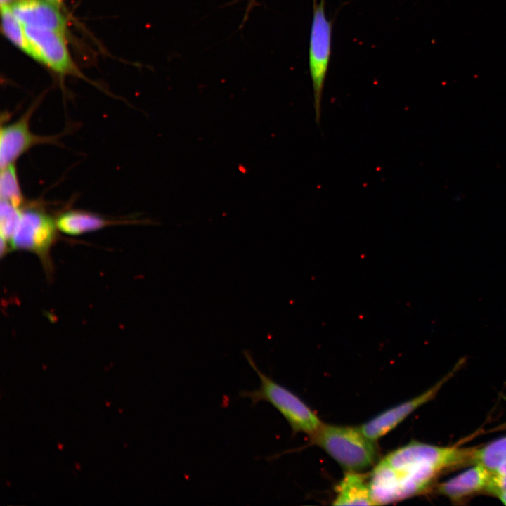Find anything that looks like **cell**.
I'll return each mask as SVG.
<instances>
[{
	"label": "cell",
	"instance_id": "6da1fadb",
	"mask_svg": "<svg viewBox=\"0 0 506 506\" xmlns=\"http://www.w3.org/2000/svg\"><path fill=\"white\" fill-rule=\"evenodd\" d=\"M474 451L413 441L390 452L377 463L369 477L375 505L422 493L446 468L471 464Z\"/></svg>",
	"mask_w": 506,
	"mask_h": 506
},
{
	"label": "cell",
	"instance_id": "7a4b0ae2",
	"mask_svg": "<svg viewBox=\"0 0 506 506\" xmlns=\"http://www.w3.org/2000/svg\"><path fill=\"white\" fill-rule=\"evenodd\" d=\"M244 354L257 373L260 385L257 389L241 391L239 397L249 399L254 406L261 401L269 403L285 418L294 433L309 436L315 433L323 424L318 415L294 393L263 372L248 351Z\"/></svg>",
	"mask_w": 506,
	"mask_h": 506
},
{
	"label": "cell",
	"instance_id": "3957f363",
	"mask_svg": "<svg viewBox=\"0 0 506 506\" xmlns=\"http://www.w3.org/2000/svg\"><path fill=\"white\" fill-rule=\"evenodd\" d=\"M310 438L312 443L323 449L348 472L363 470L376 462L375 441L368 438L359 427L323 423Z\"/></svg>",
	"mask_w": 506,
	"mask_h": 506
},
{
	"label": "cell",
	"instance_id": "277c9868",
	"mask_svg": "<svg viewBox=\"0 0 506 506\" xmlns=\"http://www.w3.org/2000/svg\"><path fill=\"white\" fill-rule=\"evenodd\" d=\"M58 231L56 219L44 209L34 206L23 207L10 242L11 247L35 254L45 268H50L51 249L56 242Z\"/></svg>",
	"mask_w": 506,
	"mask_h": 506
},
{
	"label": "cell",
	"instance_id": "5b68a950",
	"mask_svg": "<svg viewBox=\"0 0 506 506\" xmlns=\"http://www.w3.org/2000/svg\"><path fill=\"white\" fill-rule=\"evenodd\" d=\"M332 25L325 13V0L313 4L309 39V65L312 82L316 121L321 116V100L330 63Z\"/></svg>",
	"mask_w": 506,
	"mask_h": 506
},
{
	"label": "cell",
	"instance_id": "8992f818",
	"mask_svg": "<svg viewBox=\"0 0 506 506\" xmlns=\"http://www.w3.org/2000/svg\"><path fill=\"white\" fill-rule=\"evenodd\" d=\"M24 27L37 52L38 62L61 76L77 74L67 48L65 33L46 28Z\"/></svg>",
	"mask_w": 506,
	"mask_h": 506
},
{
	"label": "cell",
	"instance_id": "52a82bcc",
	"mask_svg": "<svg viewBox=\"0 0 506 506\" xmlns=\"http://www.w3.org/2000/svg\"><path fill=\"white\" fill-rule=\"evenodd\" d=\"M31 107L18 120L5 124L0 133L1 169L14 164L15 160L34 145L51 143L56 141L52 136H41L32 133L29 121L33 112Z\"/></svg>",
	"mask_w": 506,
	"mask_h": 506
},
{
	"label": "cell",
	"instance_id": "ba28073f",
	"mask_svg": "<svg viewBox=\"0 0 506 506\" xmlns=\"http://www.w3.org/2000/svg\"><path fill=\"white\" fill-rule=\"evenodd\" d=\"M458 365L443 379L426 391L409 401L384 411L370 421L362 424L359 427L361 432L368 438L374 441H376L389 433L414 410L432 399L441 387L456 371Z\"/></svg>",
	"mask_w": 506,
	"mask_h": 506
},
{
	"label": "cell",
	"instance_id": "9c48e42d",
	"mask_svg": "<svg viewBox=\"0 0 506 506\" xmlns=\"http://www.w3.org/2000/svg\"><path fill=\"white\" fill-rule=\"evenodd\" d=\"M11 8L24 26L66 32L67 20L60 8L46 0H20L11 5Z\"/></svg>",
	"mask_w": 506,
	"mask_h": 506
},
{
	"label": "cell",
	"instance_id": "30bf717a",
	"mask_svg": "<svg viewBox=\"0 0 506 506\" xmlns=\"http://www.w3.org/2000/svg\"><path fill=\"white\" fill-rule=\"evenodd\" d=\"M491 474L483 467L474 465L473 467L439 484L438 491L453 500H458L486 489Z\"/></svg>",
	"mask_w": 506,
	"mask_h": 506
},
{
	"label": "cell",
	"instance_id": "8fae6325",
	"mask_svg": "<svg viewBox=\"0 0 506 506\" xmlns=\"http://www.w3.org/2000/svg\"><path fill=\"white\" fill-rule=\"evenodd\" d=\"M56 223L59 231L76 236L98 231L118 222L90 212L70 209L60 214L56 219Z\"/></svg>",
	"mask_w": 506,
	"mask_h": 506
},
{
	"label": "cell",
	"instance_id": "7c38bea8",
	"mask_svg": "<svg viewBox=\"0 0 506 506\" xmlns=\"http://www.w3.org/2000/svg\"><path fill=\"white\" fill-rule=\"evenodd\" d=\"M334 505H375L369 482L358 472H348L336 488Z\"/></svg>",
	"mask_w": 506,
	"mask_h": 506
},
{
	"label": "cell",
	"instance_id": "4fadbf2b",
	"mask_svg": "<svg viewBox=\"0 0 506 506\" xmlns=\"http://www.w3.org/2000/svg\"><path fill=\"white\" fill-rule=\"evenodd\" d=\"M2 30L6 38L25 54L39 61L25 32V27L13 14L11 5L1 6Z\"/></svg>",
	"mask_w": 506,
	"mask_h": 506
},
{
	"label": "cell",
	"instance_id": "5bb4252c",
	"mask_svg": "<svg viewBox=\"0 0 506 506\" xmlns=\"http://www.w3.org/2000/svg\"><path fill=\"white\" fill-rule=\"evenodd\" d=\"M505 460L506 436L494 441L482 448L474 450L471 464L480 465L493 474Z\"/></svg>",
	"mask_w": 506,
	"mask_h": 506
},
{
	"label": "cell",
	"instance_id": "9a60e30c",
	"mask_svg": "<svg viewBox=\"0 0 506 506\" xmlns=\"http://www.w3.org/2000/svg\"><path fill=\"white\" fill-rule=\"evenodd\" d=\"M0 196L1 200L6 201L20 208L22 207L24 198L14 164L1 169Z\"/></svg>",
	"mask_w": 506,
	"mask_h": 506
},
{
	"label": "cell",
	"instance_id": "2e32d148",
	"mask_svg": "<svg viewBox=\"0 0 506 506\" xmlns=\"http://www.w3.org/2000/svg\"><path fill=\"white\" fill-rule=\"evenodd\" d=\"M22 208L16 207L6 201L1 200V239L7 242L9 245L11 240L18 225L21 216Z\"/></svg>",
	"mask_w": 506,
	"mask_h": 506
},
{
	"label": "cell",
	"instance_id": "e0dca14e",
	"mask_svg": "<svg viewBox=\"0 0 506 506\" xmlns=\"http://www.w3.org/2000/svg\"><path fill=\"white\" fill-rule=\"evenodd\" d=\"M486 490L495 495L500 492L506 491V475L499 473L492 474Z\"/></svg>",
	"mask_w": 506,
	"mask_h": 506
},
{
	"label": "cell",
	"instance_id": "ac0fdd59",
	"mask_svg": "<svg viewBox=\"0 0 506 506\" xmlns=\"http://www.w3.org/2000/svg\"><path fill=\"white\" fill-rule=\"evenodd\" d=\"M501 502L506 505V491L498 493L496 495Z\"/></svg>",
	"mask_w": 506,
	"mask_h": 506
},
{
	"label": "cell",
	"instance_id": "d6986e66",
	"mask_svg": "<svg viewBox=\"0 0 506 506\" xmlns=\"http://www.w3.org/2000/svg\"><path fill=\"white\" fill-rule=\"evenodd\" d=\"M495 473L506 475V460L502 464Z\"/></svg>",
	"mask_w": 506,
	"mask_h": 506
},
{
	"label": "cell",
	"instance_id": "ffe728a7",
	"mask_svg": "<svg viewBox=\"0 0 506 506\" xmlns=\"http://www.w3.org/2000/svg\"><path fill=\"white\" fill-rule=\"evenodd\" d=\"M46 1L51 3L52 4L55 5L56 6H57L59 8H61V7L63 6V0H46Z\"/></svg>",
	"mask_w": 506,
	"mask_h": 506
},
{
	"label": "cell",
	"instance_id": "44dd1931",
	"mask_svg": "<svg viewBox=\"0 0 506 506\" xmlns=\"http://www.w3.org/2000/svg\"><path fill=\"white\" fill-rule=\"evenodd\" d=\"M12 0H0L1 6L11 5Z\"/></svg>",
	"mask_w": 506,
	"mask_h": 506
},
{
	"label": "cell",
	"instance_id": "7402d4cb",
	"mask_svg": "<svg viewBox=\"0 0 506 506\" xmlns=\"http://www.w3.org/2000/svg\"><path fill=\"white\" fill-rule=\"evenodd\" d=\"M57 446H58V448L60 450H63V446H64L63 444H62V443H57Z\"/></svg>",
	"mask_w": 506,
	"mask_h": 506
},
{
	"label": "cell",
	"instance_id": "603a6c76",
	"mask_svg": "<svg viewBox=\"0 0 506 506\" xmlns=\"http://www.w3.org/2000/svg\"><path fill=\"white\" fill-rule=\"evenodd\" d=\"M75 467H76V468H77L78 470H80V469H81V466H80L79 463L76 462V463H75Z\"/></svg>",
	"mask_w": 506,
	"mask_h": 506
},
{
	"label": "cell",
	"instance_id": "cb8c5ba5",
	"mask_svg": "<svg viewBox=\"0 0 506 506\" xmlns=\"http://www.w3.org/2000/svg\"><path fill=\"white\" fill-rule=\"evenodd\" d=\"M110 404H111V402L105 401L106 406L109 407Z\"/></svg>",
	"mask_w": 506,
	"mask_h": 506
},
{
	"label": "cell",
	"instance_id": "d4e9b609",
	"mask_svg": "<svg viewBox=\"0 0 506 506\" xmlns=\"http://www.w3.org/2000/svg\"><path fill=\"white\" fill-rule=\"evenodd\" d=\"M7 485L11 487V483L8 481H6Z\"/></svg>",
	"mask_w": 506,
	"mask_h": 506
},
{
	"label": "cell",
	"instance_id": "484cf974",
	"mask_svg": "<svg viewBox=\"0 0 506 506\" xmlns=\"http://www.w3.org/2000/svg\"><path fill=\"white\" fill-rule=\"evenodd\" d=\"M119 412L120 413H122L123 412V409L119 408Z\"/></svg>",
	"mask_w": 506,
	"mask_h": 506
},
{
	"label": "cell",
	"instance_id": "4316f807",
	"mask_svg": "<svg viewBox=\"0 0 506 506\" xmlns=\"http://www.w3.org/2000/svg\"><path fill=\"white\" fill-rule=\"evenodd\" d=\"M124 446H125V447H126V446H127L126 443H124Z\"/></svg>",
	"mask_w": 506,
	"mask_h": 506
}]
</instances>
